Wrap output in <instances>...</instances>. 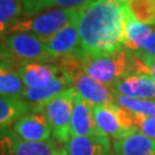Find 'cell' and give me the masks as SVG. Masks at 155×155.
Wrapping results in <instances>:
<instances>
[{"label": "cell", "mask_w": 155, "mask_h": 155, "mask_svg": "<svg viewBox=\"0 0 155 155\" xmlns=\"http://www.w3.org/2000/svg\"><path fill=\"white\" fill-rule=\"evenodd\" d=\"M124 6L94 0L79 9L77 27L83 55H99L124 48Z\"/></svg>", "instance_id": "6da1fadb"}, {"label": "cell", "mask_w": 155, "mask_h": 155, "mask_svg": "<svg viewBox=\"0 0 155 155\" xmlns=\"http://www.w3.org/2000/svg\"><path fill=\"white\" fill-rule=\"evenodd\" d=\"M79 9L52 8L32 16H24L13 24L8 35L14 32H27L37 36L41 40L51 38L68 24L78 18Z\"/></svg>", "instance_id": "7a4b0ae2"}, {"label": "cell", "mask_w": 155, "mask_h": 155, "mask_svg": "<svg viewBox=\"0 0 155 155\" xmlns=\"http://www.w3.org/2000/svg\"><path fill=\"white\" fill-rule=\"evenodd\" d=\"M82 67L87 76L111 87L118 79L131 75L130 53L122 48L99 55H82Z\"/></svg>", "instance_id": "3957f363"}, {"label": "cell", "mask_w": 155, "mask_h": 155, "mask_svg": "<svg viewBox=\"0 0 155 155\" xmlns=\"http://www.w3.org/2000/svg\"><path fill=\"white\" fill-rule=\"evenodd\" d=\"M75 97L76 90L71 86L58 94L53 99L31 107L32 110H38L44 114L52 129V136L63 144H67L71 137L70 124Z\"/></svg>", "instance_id": "277c9868"}, {"label": "cell", "mask_w": 155, "mask_h": 155, "mask_svg": "<svg viewBox=\"0 0 155 155\" xmlns=\"http://www.w3.org/2000/svg\"><path fill=\"white\" fill-rule=\"evenodd\" d=\"M93 116L99 131L106 137L121 140L138 132L132 114L115 102L94 106Z\"/></svg>", "instance_id": "5b68a950"}, {"label": "cell", "mask_w": 155, "mask_h": 155, "mask_svg": "<svg viewBox=\"0 0 155 155\" xmlns=\"http://www.w3.org/2000/svg\"><path fill=\"white\" fill-rule=\"evenodd\" d=\"M4 40V50L12 60L20 62H45L55 63L45 48L44 41L37 36L27 32L7 35Z\"/></svg>", "instance_id": "8992f818"}, {"label": "cell", "mask_w": 155, "mask_h": 155, "mask_svg": "<svg viewBox=\"0 0 155 155\" xmlns=\"http://www.w3.org/2000/svg\"><path fill=\"white\" fill-rule=\"evenodd\" d=\"M67 72L71 78L72 86L84 100L91 105H107L114 102V91L111 87L94 81L84 72L83 68H77Z\"/></svg>", "instance_id": "52a82bcc"}, {"label": "cell", "mask_w": 155, "mask_h": 155, "mask_svg": "<svg viewBox=\"0 0 155 155\" xmlns=\"http://www.w3.org/2000/svg\"><path fill=\"white\" fill-rule=\"evenodd\" d=\"M43 41L47 53L54 60L71 55H83L77 20L68 24L66 28L60 30L51 38Z\"/></svg>", "instance_id": "ba28073f"}, {"label": "cell", "mask_w": 155, "mask_h": 155, "mask_svg": "<svg viewBox=\"0 0 155 155\" xmlns=\"http://www.w3.org/2000/svg\"><path fill=\"white\" fill-rule=\"evenodd\" d=\"M56 150L51 139L43 143H32L20 138L12 130H4L0 134V155H53Z\"/></svg>", "instance_id": "9c48e42d"}, {"label": "cell", "mask_w": 155, "mask_h": 155, "mask_svg": "<svg viewBox=\"0 0 155 155\" xmlns=\"http://www.w3.org/2000/svg\"><path fill=\"white\" fill-rule=\"evenodd\" d=\"M13 131L20 138L32 143H43L51 140L52 129L43 113L38 110L28 111L13 125Z\"/></svg>", "instance_id": "30bf717a"}, {"label": "cell", "mask_w": 155, "mask_h": 155, "mask_svg": "<svg viewBox=\"0 0 155 155\" xmlns=\"http://www.w3.org/2000/svg\"><path fill=\"white\" fill-rule=\"evenodd\" d=\"M16 69L25 89L44 87L62 71L59 66L45 62H20Z\"/></svg>", "instance_id": "8fae6325"}, {"label": "cell", "mask_w": 155, "mask_h": 155, "mask_svg": "<svg viewBox=\"0 0 155 155\" xmlns=\"http://www.w3.org/2000/svg\"><path fill=\"white\" fill-rule=\"evenodd\" d=\"M93 105L84 100L76 92L74 100L70 136L71 137H90V136H104L99 131L93 116Z\"/></svg>", "instance_id": "7c38bea8"}, {"label": "cell", "mask_w": 155, "mask_h": 155, "mask_svg": "<svg viewBox=\"0 0 155 155\" xmlns=\"http://www.w3.org/2000/svg\"><path fill=\"white\" fill-rule=\"evenodd\" d=\"M111 90L130 98L155 100V79L148 75H127L113 84Z\"/></svg>", "instance_id": "4fadbf2b"}, {"label": "cell", "mask_w": 155, "mask_h": 155, "mask_svg": "<svg viewBox=\"0 0 155 155\" xmlns=\"http://www.w3.org/2000/svg\"><path fill=\"white\" fill-rule=\"evenodd\" d=\"M71 86L72 82L70 76L62 70L48 85H46L44 87H40V89H25V91L23 92L22 97H21V99L23 101H25V102H28L31 107H33V106L44 104L46 101L53 99L58 94H60L64 90L69 89Z\"/></svg>", "instance_id": "5bb4252c"}, {"label": "cell", "mask_w": 155, "mask_h": 155, "mask_svg": "<svg viewBox=\"0 0 155 155\" xmlns=\"http://www.w3.org/2000/svg\"><path fill=\"white\" fill-rule=\"evenodd\" d=\"M64 148L68 155H110V141L106 136L70 137Z\"/></svg>", "instance_id": "9a60e30c"}, {"label": "cell", "mask_w": 155, "mask_h": 155, "mask_svg": "<svg viewBox=\"0 0 155 155\" xmlns=\"http://www.w3.org/2000/svg\"><path fill=\"white\" fill-rule=\"evenodd\" d=\"M127 12V11H125ZM155 27L147 25L134 20L127 13L124 25V44L123 47L130 53H137L143 48L147 39L153 33Z\"/></svg>", "instance_id": "2e32d148"}, {"label": "cell", "mask_w": 155, "mask_h": 155, "mask_svg": "<svg viewBox=\"0 0 155 155\" xmlns=\"http://www.w3.org/2000/svg\"><path fill=\"white\" fill-rule=\"evenodd\" d=\"M114 155H155V141L141 132L114 141Z\"/></svg>", "instance_id": "e0dca14e"}, {"label": "cell", "mask_w": 155, "mask_h": 155, "mask_svg": "<svg viewBox=\"0 0 155 155\" xmlns=\"http://www.w3.org/2000/svg\"><path fill=\"white\" fill-rule=\"evenodd\" d=\"M23 7L24 16H32L52 8L81 9L94 0H18Z\"/></svg>", "instance_id": "ac0fdd59"}, {"label": "cell", "mask_w": 155, "mask_h": 155, "mask_svg": "<svg viewBox=\"0 0 155 155\" xmlns=\"http://www.w3.org/2000/svg\"><path fill=\"white\" fill-rule=\"evenodd\" d=\"M25 86L12 63L0 61V95L21 99Z\"/></svg>", "instance_id": "d6986e66"}, {"label": "cell", "mask_w": 155, "mask_h": 155, "mask_svg": "<svg viewBox=\"0 0 155 155\" xmlns=\"http://www.w3.org/2000/svg\"><path fill=\"white\" fill-rule=\"evenodd\" d=\"M30 110L31 106L22 99L0 95V131L14 125L20 117Z\"/></svg>", "instance_id": "ffe728a7"}, {"label": "cell", "mask_w": 155, "mask_h": 155, "mask_svg": "<svg viewBox=\"0 0 155 155\" xmlns=\"http://www.w3.org/2000/svg\"><path fill=\"white\" fill-rule=\"evenodd\" d=\"M22 15L23 7L18 0H0V39L5 38Z\"/></svg>", "instance_id": "44dd1931"}, {"label": "cell", "mask_w": 155, "mask_h": 155, "mask_svg": "<svg viewBox=\"0 0 155 155\" xmlns=\"http://www.w3.org/2000/svg\"><path fill=\"white\" fill-rule=\"evenodd\" d=\"M123 6L134 20L155 27V0H127Z\"/></svg>", "instance_id": "7402d4cb"}, {"label": "cell", "mask_w": 155, "mask_h": 155, "mask_svg": "<svg viewBox=\"0 0 155 155\" xmlns=\"http://www.w3.org/2000/svg\"><path fill=\"white\" fill-rule=\"evenodd\" d=\"M114 102L122 107L133 115L140 116H154L155 115V100L137 99L130 98L122 94L114 93Z\"/></svg>", "instance_id": "603a6c76"}, {"label": "cell", "mask_w": 155, "mask_h": 155, "mask_svg": "<svg viewBox=\"0 0 155 155\" xmlns=\"http://www.w3.org/2000/svg\"><path fill=\"white\" fill-rule=\"evenodd\" d=\"M133 122L138 127V131L145 134L146 137L155 141V115L154 116H140L133 115Z\"/></svg>", "instance_id": "cb8c5ba5"}, {"label": "cell", "mask_w": 155, "mask_h": 155, "mask_svg": "<svg viewBox=\"0 0 155 155\" xmlns=\"http://www.w3.org/2000/svg\"><path fill=\"white\" fill-rule=\"evenodd\" d=\"M133 54H136L138 58H140L143 61L155 58V29L153 33L150 35V37L147 39V41L143 46V48L137 53H133Z\"/></svg>", "instance_id": "d4e9b609"}, {"label": "cell", "mask_w": 155, "mask_h": 155, "mask_svg": "<svg viewBox=\"0 0 155 155\" xmlns=\"http://www.w3.org/2000/svg\"><path fill=\"white\" fill-rule=\"evenodd\" d=\"M140 59V58H139ZM146 64V67L148 68L150 70V76L153 77L155 79V58L153 59H150V60H146V61H143Z\"/></svg>", "instance_id": "484cf974"}, {"label": "cell", "mask_w": 155, "mask_h": 155, "mask_svg": "<svg viewBox=\"0 0 155 155\" xmlns=\"http://www.w3.org/2000/svg\"><path fill=\"white\" fill-rule=\"evenodd\" d=\"M53 155H68V153H67L66 148H56Z\"/></svg>", "instance_id": "4316f807"}, {"label": "cell", "mask_w": 155, "mask_h": 155, "mask_svg": "<svg viewBox=\"0 0 155 155\" xmlns=\"http://www.w3.org/2000/svg\"><path fill=\"white\" fill-rule=\"evenodd\" d=\"M109 1H111V2H114V4H117V5H124L125 4V1L127 0H109Z\"/></svg>", "instance_id": "83f0119b"}]
</instances>
